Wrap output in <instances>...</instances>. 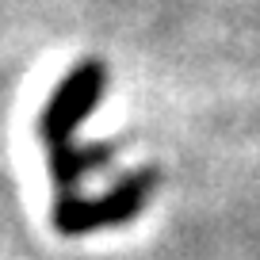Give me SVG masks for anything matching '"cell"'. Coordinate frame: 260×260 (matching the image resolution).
<instances>
[{"label": "cell", "instance_id": "obj_1", "mask_svg": "<svg viewBox=\"0 0 260 260\" xmlns=\"http://www.w3.org/2000/svg\"><path fill=\"white\" fill-rule=\"evenodd\" d=\"M153 191H157V169H138V172H130V176H122L119 184H111L104 195L54 199L50 222H54V230L65 234V237L115 230V226H126V222L138 218Z\"/></svg>", "mask_w": 260, "mask_h": 260}, {"label": "cell", "instance_id": "obj_2", "mask_svg": "<svg viewBox=\"0 0 260 260\" xmlns=\"http://www.w3.org/2000/svg\"><path fill=\"white\" fill-rule=\"evenodd\" d=\"M107 92V69L104 61H81L57 81V88L50 92V100L42 104L39 115V138L42 146H65L77 142V130L88 122V115L100 107Z\"/></svg>", "mask_w": 260, "mask_h": 260}, {"label": "cell", "instance_id": "obj_3", "mask_svg": "<svg viewBox=\"0 0 260 260\" xmlns=\"http://www.w3.org/2000/svg\"><path fill=\"white\" fill-rule=\"evenodd\" d=\"M115 157V146L96 142V146H77V142H65V146H50L46 149V165H50V184H54V199H69V195H81V180L88 172L107 169Z\"/></svg>", "mask_w": 260, "mask_h": 260}]
</instances>
